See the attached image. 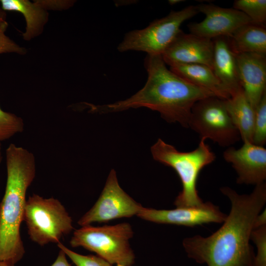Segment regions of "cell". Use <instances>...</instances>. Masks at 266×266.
<instances>
[{"mask_svg":"<svg viewBox=\"0 0 266 266\" xmlns=\"http://www.w3.org/2000/svg\"><path fill=\"white\" fill-rule=\"evenodd\" d=\"M76 266H112L108 262L98 255H83L76 253L61 242L57 244Z\"/></svg>","mask_w":266,"mask_h":266,"instance_id":"obj_23","label":"cell"},{"mask_svg":"<svg viewBox=\"0 0 266 266\" xmlns=\"http://www.w3.org/2000/svg\"><path fill=\"white\" fill-rule=\"evenodd\" d=\"M144 66L148 77L140 90L124 100L102 105H93L92 110L107 113L145 107L159 112L168 122H177L189 128L194 105L200 100L216 96L168 69L161 55H147Z\"/></svg>","mask_w":266,"mask_h":266,"instance_id":"obj_2","label":"cell"},{"mask_svg":"<svg viewBox=\"0 0 266 266\" xmlns=\"http://www.w3.org/2000/svg\"><path fill=\"white\" fill-rule=\"evenodd\" d=\"M142 207L121 188L113 169L99 198L77 223L82 227L95 222H107L117 218L137 216Z\"/></svg>","mask_w":266,"mask_h":266,"instance_id":"obj_9","label":"cell"},{"mask_svg":"<svg viewBox=\"0 0 266 266\" xmlns=\"http://www.w3.org/2000/svg\"><path fill=\"white\" fill-rule=\"evenodd\" d=\"M189 128L201 138H209L222 147H230L241 138L224 100L216 96L203 99L194 105Z\"/></svg>","mask_w":266,"mask_h":266,"instance_id":"obj_8","label":"cell"},{"mask_svg":"<svg viewBox=\"0 0 266 266\" xmlns=\"http://www.w3.org/2000/svg\"><path fill=\"white\" fill-rule=\"evenodd\" d=\"M266 143V93L254 109L253 143L263 146Z\"/></svg>","mask_w":266,"mask_h":266,"instance_id":"obj_21","label":"cell"},{"mask_svg":"<svg viewBox=\"0 0 266 266\" xmlns=\"http://www.w3.org/2000/svg\"><path fill=\"white\" fill-rule=\"evenodd\" d=\"M241 87L254 110L266 93V55L236 54Z\"/></svg>","mask_w":266,"mask_h":266,"instance_id":"obj_14","label":"cell"},{"mask_svg":"<svg viewBox=\"0 0 266 266\" xmlns=\"http://www.w3.org/2000/svg\"><path fill=\"white\" fill-rule=\"evenodd\" d=\"M116 266H125V265H123L118 264V265H117Z\"/></svg>","mask_w":266,"mask_h":266,"instance_id":"obj_32","label":"cell"},{"mask_svg":"<svg viewBox=\"0 0 266 266\" xmlns=\"http://www.w3.org/2000/svg\"><path fill=\"white\" fill-rule=\"evenodd\" d=\"M230 45L235 54L257 53L266 55L265 26L252 22L235 31L228 37Z\"/></svg>","mask_w":266,"mask_h":266,"instance_id":"obj_19","label":"cell"},{"mask_svg":"<svg viewBox=\"0 0 266 266\" xmlns=\"http://www.w3.org/2000/svg\"><path fill=\"white\" fill-rule=\"evenodd\" d=\"M0 266H15V265L3 261H0Z\"/></svg>","mask_w":266,"mask_h":266,"instance_id":"obj_30","label":"cell"},{"mask_svg":"<svg viewBox=\"0 0 266 266\" xmlns=\"http://www.w3.org/2000/svg\"><path fill=\"white\" fill-rule=\"evenodd\" d=\"M7 180L0 202V261L15 265L25 253L20 234L26 193L35 175L33 154L11 143L6 150Z\"/></svg>","mask_w":266,"mask_h":266,"instance_id":"obj_3","label":"cell"},{"mask_svg":"<svg viewBox=\"0 0 266 266\" xmlns=\"http://www.w3.org/2000/svg\"><path fill=\"white\" fill-rule=\"evenodd\" d=\"M205 140L201 138L198 147L187 152L178 151L160 138L151 147L154 159L172 167L180 178L182 190L174 201L176 207L196 206L203 202L197 189L198 178L201 170L216 158Z\"/></svg>","mask_w":266,"mask_h":266,"instance_id":"obj_4","label":"cell"},{"mask_svg":"<svg viewBox=\"0 0 266 266\" xmlns=\"http://www.w3.org/2000/svg\"><path fill=\"white\" fill-rule=\"evenodd\" d=\"M137 216L158 224L193 227L210 223H223L227 215L217 206L207 201L199 206L169 210L143 207Z\"/></svg>","mask_w":266,"mask_h":266,"instance_id":"obj_11","label":"cell"},{"mask_svg":"<svg viewBox=\"0 0 266 266\" xmlns=\"http://www.w3.org/2000/svg\"><path fill=\"white\" fill-rule=\"evenodd\" d=\"M220 191L231 203L223 224L207 237L185 238L184 249L190 258L207 266H254L255 254L249 241L256 218L266 202V184L256 185L249 195H240L229 187Z\"/></svg>","mask_w":266,"mask_h":266,"instance_id":"obj_1","label":"cell"},{"mask_svg":"<svg viewBox=\"0 0 266 266\" xmlns=\"http://www.w3.org/2000/svg\"><path fill=\"white\" fill-rule=\"evenodd\" d=\"M133 234L128 223L100 227L89 225L73 232L70 244L74 248L82 247L95 252L111 265L131 266L135 259L129 243Z\"/></svg>","mask_w":266,"mask_h":266,"instance_id":"obj_5","label":"cell"},{"mask_svg":"<svg viewBox=\"0 0 266 266\" xmlns=\"http://www.w3.org/2000/svg\"><path fill=\"white\" fill-rule=\"evenodd\" d=\"M266 225V209L261 212L256 217L254 222V229L258 228Z\"/></svg>","mask_w":266,"mask_h":266,"instance_id":"obj_27","label":"cell"},{"mask_svg":"<svg viewBox=\"0 0 266 266\" xmlns=\"http://www.w3.org/2000/svg\"><path fill=\"white\" fill-rule=\"evenodd\" d=\"M6 15L5 11H4L2 8H0V25L6 21Z\"/></svg>","mask_w":266,"mask_h":266,"instance_id":"obj_28","label":"cell"},{"mask_svg":"<svg viewBox=\"0 0 266 266\" xmlns=\"http://www.w3.org/2000/svg\"><path fill=\"white\" fill-rule=\"evenodd\" d=\"M214 39L212 70L231 97L242 89L239 79L236 54L228 40L223 37Z\"/></svg>","mask_w":266,"mask_h":266,"instance_id":"obj_15","label":"cell"},{"mask_svg":"<svg viewBox=\"0 0 266 266\" xmlns=\"http://www.w3.org/2000/svg\"><path fill=\"white\" fill-rule=\"evenodd\" d=\"M2 160V151H1V143L0 141V164L1 163Z\"/></svg>","mask_w":266,"mask_h":266,"instance_id":"obj_31","label":"cell"},{"mask_svg":"<svg viewBox=\"0 0 266 266\" xmlns=\"http://www.w3.org/2000/svg\"><path fill=\"white\" fill-rule=\"evenodd\" d=\"M226 161L232 164L240 184L257 185L266 179V149L250 142H243L239 149L230 147L223 153Z\"/></svg>","mask_w":266,"mask_h":266,"instance_id":"obj_13","label":"cell"},{"mask_svg":"<svg viewBox=\"0 0 266 266\" xmlns=\"http://www.w3.org/2000/svg\"><path fill=\"white\" fill-rule=\"evenodd\" d=\"M199 13L197 5L171 11L145 28L126 33L117 49L120 52L132 50L145 52L149 55H162L181 31L182 24Z\"/></svg>","mask_w":266,"mask_h":266,"instance_id":"obj_7","label":"cell"},{"mask_svg":"<svg viewBox=\"0 0 266 266\" xmlns=\"http://www.w3.org/2000/svg\"><path fill=\"white\" fill-rule=\"evenodd\" d=\"M224 101L243 142L253 143L254 110L243 90L224 100Z\"/></svg>","mask_w":266,"mask_h":266,"instance_id":"obj_17","label":"cell"},{"mask_svg":"<svg viewBox=\"0 0 266 266\" xmlns=\"http://www.w3.org/2000/svg\"><path fill=\"white\" fill-rule=\"evenodd\" d=\"M214 43L212 39L192 33H179L161 55L170 66L179 64H202L212 69Z\"/></svg>","mask_w":266,"mask_h":266,"instance_id":"obj_12","label":"cell"},{"mask_svg":"<svg viewBox=\"0 0 266 266\" xmlns=\"http://www.w3.org/2000/svg\"><path fill=\"white\" fill-rule=\"evenodd\" d=\"M24 127L22 118L13 113L4 111L0 107V141L22 132Z\"/></svg>","mask_w":266,"mask_h":266,"instance_id":"obj_22","label":"cell"},{"mask_svg":"<svg viewBox=\"0 0 266 266\" xmlns=\"http://www.w3.org/2000/svg\"><path fill=\"white\" fill-rule=\"evenodd\" d=\"M250 240L254 242L257 249L254 266H266V225L254 229Z\"/></svg>","mask_w":266,"mask_h":266,"instance_id":"obj_24","label":"cell"},{"mask_svg":"<svg viewBox=\"0 0 266 266\" xmlns=\"http://www.w3.org/2000/svg\"><path fill=\"white\" fill-rule=\"evenodd\" d=\"M233 8L246 15L252 22L264 25L266 22V0H236Z\"/></svg>","mask_w":266,"mask_h":266,"instance_id":"obj_20","label":"cell"},{"mask_svg":"<svg viewBox=\"0 0 266 266\" xmlns=\"http://www.w3.org/2000/svg\"><path fill=\"white\" fill-rule=\"evenodd\" d=\"M4 11H14L21 13L26 22V31L23 33L25 40H29L39 35L46 23L48 14L45 8L47 2L36 1L32 2L27 0H0Z\"/></svg>","mask_w":266,"mask_h":266,"instance_id":"obj_16","label":"cell"},{"mask_svg":"<svg viewBox=\"0 0 266 266\" xmlns=\"http://www.w3.org/2000/svg\"><path fill=\"white\" fill-rule=\"evenodd\" d=\"M51 266H71L68 262L66 259V255L65 252L60 249L58 256L51 265Z\"/></svg>","mask_w":266,"mask_h":266,"instance_id":"obj_26","label":"cell"},{"mask_svg":"<svg viewBox=\"0 0 266 266\" xmlns=\"http://www.w3.org/2000/svg\"><path fill=\"white\" fill-rule=\"evenodd\" d=\"M7 27L6 21L0 25V54L16 53L21 55L25 54L26 49L17 44L5 34Z\"/></svg>","mask_w":266,"mask_h":266,"instance_id":"obj_25","label":"cell"},{"mask_svg":"<svg viewBox=\"0 0 266 266\" xmlns=\"http://www.w3.org/2000/svg\"><path fill=\"white\" fill-rule=\"evenodd\" d=\"M197 6L199 12L205 15V18L188 26L191 33L200 37L210 39L229 37L239 28L252 22L244 13L233 8H223L212 4Z\"/></svg>","mask_w":266,"mask_h":266,"instance_id":"obj_10","label":"cell"},{"mask_svg":"<svg viewBox=\"0 0 266 266\" xmlns=\"http://www.w3.org/2000/svg\"><path fill=\"white\" fill-rule=\"evenodd\" d=\"M171 71L187 81L213 93L223 100L230 97L208 66L202 64H179L170 66Z\"/></svg>","mask_w":266,"mask_h":266,"instance_id":"obj_18","label":"cell"},{"mask_svg":"<svg viewBox=\"0 0 266 266\" xmlns=\"http://www.w3.org/2000/svg\"><path fill=\"white\" fill-rule=\"evenodd\" d=\"M24 221L30 239L40 246L58 244L74 229L71 216L58 199L35 194L27 200Z\"/></svg>","mask_w":266,"mask_h":266,"instance_id":"obj_6","label":"cell"},{"mask_svg":"<svg viewBox=\"0 0 266 266\" xmlns=\"http://www.w3.org/2000/svg\"><path fill=\"white\" fill-rule=\"evenodd\" d=\"M182 1H184V0H168V3L170 5H174V4L182 2Z\"/></svg>","mask_w":266,"mask_h":266,"instance_id":"obj_29","label":"cell"}]
</instances>
